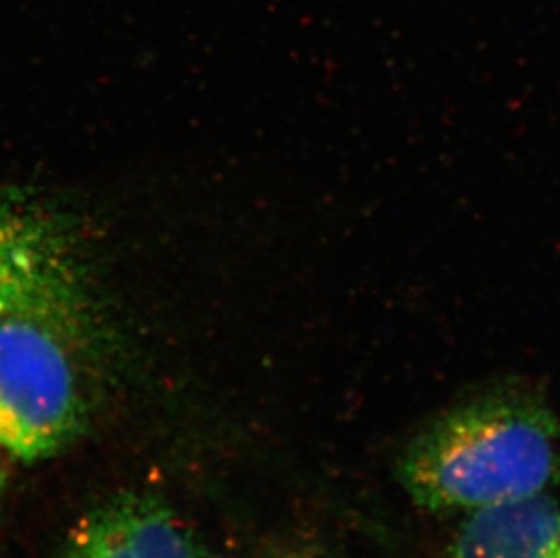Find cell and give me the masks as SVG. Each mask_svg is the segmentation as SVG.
<instances>
[{
  "label": "cell",
  "instance_id": "6da1fadb",
  "mask_svg": "<svg viewBox=\"0 0 560 558\" xmlns=\"http://www.w3.org/2000/svg\"><path fill=\"white\" fill-rule=\"evenodd\" d=\"M399 480L419 508L477 513L560 479V425L539 395L499 386L452 406L407 444Z\"/></svg>",
  "mask_w": 560,
  "mask_h": 558
},
{
  "label": "cell",
  "instance_id": "7a4b0ae2",
  "mask_svg": "<svg viewBox=\"0 0 560 558\" xmlns=\"http://www.w3.org/2000/svg\"><path fill=\"white\" fill-rule=\"evenodd\" d=\"M63 333L24 317H0V447L24 463L62 452L88 422Z\"/></svg>",
  "mask_w": 560,
  "mask_h": 558
},
{
  "label": "cell",
  "instance_id": "3957f363",
  "mask_svg": "<svg viewBox=\"0 0 560 558\" xmlns=\"http://www.w3.org/2000/svg\"><path fill=\"white\" fill-rule=\"evenodd\" d=\"M0 317H24L63 334L82 322L68 253L38 220L0 206Z\"/></svg>",
  "mask_w": 560,
  "mask_h": 558
},
{
  "label": "cell",
  "instance_id": "277c9868",
  "mask_svg": "<svg viewBox=\"0 0 560 558\" xmlns=\"http://www.w3.org/2000/svg\"><path fill=\"white\" fill-rule=\"evenodd\" d=\"M62 558H201L164 499L127 491L91 510L69 535Z\"/></svg>",
  "mask_w": 560,
  "mask_h": 558
},
{
  "label": "cell",
  "instance_id": "5b68a950",
  "mask_svg": "<svg viewBox=\"0 0 560 558\" xmlns=\"http://www.w3.org/2000/svg\"><path fill=\"white\" fill-rule=\"evenodd\" d=\"M452 558H560V479L524 501L466 515Z\"/></svg>",
  "mask_w": 560,
  "mask_h": 558
},
{
  "label": "cell",
  "instance_id": "8992f818",
  "mask_svg": "<svg viewBox=\"0 0 560 558\" xmlns=\"http://www.w3.org/2000/svg\"><path fill=\"white\" fill-rule=\"evenodd\" d=\"M4 483H5L4 469H2V466H0V491H2V488H4Z\"/></svg>",
  "mask_w": 560,
  "mask_h": 558
},
{
  "label": "cell",
  "instance_id": "52a82bcc",
  "mask_svg": "<svg viewBox=\"0 0 560 558\" xmlns=\"http://www.w3.org/2000/svg\"><path fill=\"white\" fill-rule=\"evenodd\" d=\"M287 558H319V557H314V555H292V557H287Z\"/></svg>",
  "mask_w": 560,
  "mask_h": 558
}]
</instances>
